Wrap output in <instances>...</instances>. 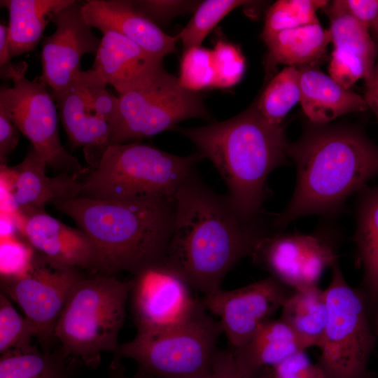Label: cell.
<instances>
[{
  "instance_id": "1",
  "label": "cell",
  "mask_w": 378,
  "mask_h": 378,
  "mask_svg": "<svg viewBox=\"0 0 378 378\" xmlns=\"http://www.w3.org/2000/svg\"><path fill=\"white\" fill-rule=\"evenodd\" d=\"M279 232L262 217L245 220L227 195L209 188L194 169L177 190L163 262L204 295L220 289L229 271Z\"/></svg>"
},
{
  "instance_id": "2",
  "label": "cell",
  "mask_w": 378,
  "mask_h": 378,
  "mask_svg": "<svg viewBox=\"0 0 378 378\" xmlns=\"http://www.w3.org/2000/svg\"><path fill=\"white\" fill-rule=\"evenodd\" d=\"M297 178L292 197L274 218L281 230L309 215L332 216L378 175V146L354 126L312 124L289 145Z\"/></svg>"
},
{
  "instance_id": "3",
  "label": "cell",
  "mask_w": 378,
  "mask_h": 378,
  "mask_svg": "<svg viewBox=\"0 0 378 378\" xmlns=\"http://www.w3.org/2000/svg\"><path fill=\"white\" fill-rule=\"evenodd\" d=\"M52 204L71 218L90 239L97 273L134 274L163 262L171 234L174 198L137 200L74 197Z\"/></svg>"
},
{
  "instance_id": "4",
  "label": "cell",
  "mask_w": 378,
  "mask_h": 378,
  "mask_svg": "<svg viewBox=\"0 0 378 378\" xmlns=\"http://www.w3.org/2000/svg\"><path fill=\"white\" fill-rule=\"evenodd\" d=\"M174 130L189 139L214 164L242 218L262 216L267 178L288 156L290 144L281 125L267 122L254 103L226 120Z\"/></svg>"
},
{
  "instance_id": "5",
  "label": "cell",
  "mask_w": 378,
  "mask_h": 378,
  "mask_svg": "<svg viewBox=\"0 0 378 378\" xmlns=\"http://www.w3.org/2000/svg\"><path fill=\"white\" fill-rule=\"evenodd\" d=\"M130 281L113 275L82 274L55 329V340L69 359L97 367L104 351L120 358L118 335L126 316Z\"/></svg>"
},
{
  "instance_id": "6",
  "label": "cell",
  "mask_w": 378,
  "mask_h": 378,
  "mask_svg": "<svg viewBox=\"0 0 378 378\" xmlns=\"http://www.w3.org/2000/svg\"><path fill=\"white\" fill-rule=\"evenodd\" d=\"M204 159L179 156L139 141L111 144L80 181L76 197L99 200L173 199Z\"/></svg>"
},
{
  "instance_id": "7",
  "label": "cell",
  "mask_w": 378,
  "mask_h": 378,
  "mask_svg": "<svg viewBox=\"0 0 378 378\" xmlns=\"http://www.w3.org/2000/svg\"><path fill=\"white\" fill-rule=\"evenodd\" d=\"M223 333L218 320L202 306L184 324L167 332L136 335L120 345V355L134 360L155 378H207Z\"/></svg>"
},
{
  "instance_id": "8",
  "label": "cell",
  "mask_w": 378,
  "mask_h": 378,
  "mask_svg": "<svg viewBox=\"0 0 378 378\" xmlns=\"http://www.w3.org/2000/svg\"><path fill=\"white\" fill-rule=\"evenodd\" d=\"M325 290L328 316L317 363L326 378H370L368 363L376 337L364 295L348 284L338 262Z\"/></svg>"
},
{
  "instance_id": "9",
  "label": "cell",
  "mask_w": 378,
  "mask_h": 378,
  "mask_svg": "<svg viewBox=\"0 0 378 378\" xmlns=\"http://www.w3.org/2000/svg\"><path fill=\"white\" fill-rule=\"evenodd\" d=\"M118 115L111 144L139 141L190 118H209L198 92L183 88L165 71L153 81L118 95Z\"/></svg>"
},
{
  "instance_id": "10",
  "label": "cell",
  "mask_w": 378,
  "mask_h": 378,
  "mask_svg": "<svg viewBox=\"0 0 378 378\" xmlns=\"http://www.w3.org/2000/svg\"><path fill=\"white\" fill-rule=\"evenodd\" d=\"M27 64H14L6 76L12 87H1L0 105L9 113L20 132L43 157L47 167L59 174L81 176L88 169L63 146L59 133L58 118L54 99L48 88L25 76Z\"/></svg>"
},
{
  "instance_id": "11",
  "label": "cell",
  "mask_w": 378,
  "mask_h": 378,
  "mask_svg": "<svg viewBox=\"0 0 378 378\" xmlns=\"http://www.w3.org/2000/svg\"><path fill=\"white\" fill-rule=\"evenodd\" d=\"M92 69L80 71L62 92L51 95L69 143L83 148L94 168L111 145L118 115V97L110 92Z\"/></svg>"
},
{
  "instance_id": "12",
  "label": "cell",
  "mask_w": 378,
  "mask_h": 378,
  "mask_svg": "<svg viewBox=\"0 0 378 378\" xmlns=\"http://www.w3.org/2000/svg\"><path fill=\"white\" fill-rule=\"evenodd\" d=\"M82 274L36 252L24 272L1 276V291L34 325L42 349L50 351L55 329L67 298Z\"/></svg>"
},
{
  "instance_id": "13",
  "label": "cell",
  "mask_w": 378,
  "mask_h": 378,
  "mask_svg": "<svg viewBox=\"0 0 378 378\" xmlns=\"http://www.w3.org/2000/svg\"><path fill=\"white\" fill-rule=\"evenodd\" d=\"M133 275L128 300L136 335H157L177 328L202 306L192 287L163 262Z\"/></svg>"
},
{
  "instance_id": "14",
  "label": "cell",
  "mask_w": 378,
  "mask_h": 378,
  "mask_svg": "<svg viewBox=\"0 0 378 378\" xmlns=\"http://www.w3.org/2000/svg\"><path fill=\"white\" fill-rule=\"evenodd\" d=\"M336 244L335 239L325 232H277L264 238L251 258L270 276L298 289L318 286L324 270L338 262Z\"/></svg>"
},
{
  "instance_id": "15",
  "label": "cell",
  "mask_w": 378,
  "mask_h": 378,
  "mask_svg": "<svg viewBox=\"0 0 378 378\" xmlns=\"http://www.w3.org/2000/svg\"><path fill=\"white\" fill-rule=\"evenodd\" d=\"M294 289L272 276L234 289L204 295V308L218 317L230 349L248 342L279 309Z\"/></svg>"
},
{
  "instance_id": "16",
  "label": "cell",
  "mask_w": 378,
  "mask_h": 378,
  "mask_svg": "<svg viewBox=\"0 0 378 378\" xmlns=\"http://www.w3.org/2000/svg\"><path fill=\"white\" fill-rule=\"evenodd\" d=\"M83 4L75 1L52 20L55 31L41 44V75L38 81L51 95L66 89L79 73L80 62L86 54L96 55L101 38L86 21Z\"/></svg>"
},
{
  "instance_id": "17",
  "label": "cell",
  "mask_w": 378,
  "mask_h": 378,
  "mask_svg": "<svg viewBox=\"0 0 378 378\" xmlns=\"http://www.w3.org/2000/svg\"><path fill=\"white\" fill-rule=\"evenodd\" d=\"M92 69L118 95L146 85L167 71L163 59L112 31L102 33Z\"/></svg>"
},
{
  "instance_id": "18",
  "label": "cell",
  "mask_w": 378,
  "mask_h": 378,
  "mask_svg": "<svg viewBox=\"0 0 378 378\" xmlns=\"http://www.w3.org/2000/svg\"><path fill=\"white\" fill-rule=\"evenodd\" d=\"M82 11L92 27L102 33H119L159 58L163 59L176 50L177 36L164 32L139 12L132 1L88 0L83 4Z\"/></svg>"
},
{
  "instance_id": "19",
  "label": "cell",
  "mask_w": 378,
  "mask_h": 378,
  "mask_svg": "<svg viewBox=\"0 0 378 378\" xmlns=\"http://www.w3.org/2000/svg\"><path fill=\"white\" fill-rule=\"evenodd\" d=\"M21 234L37 253L62 265L94 270L95 255L87 235L44 211L25 215Z\"/></svg>"
},
{
  "instance_id": "20",
  "label": "cell",
  "mask_w": 378,
  "mask_h": 378,
  "mask_svg": "<svg viewBox=\"0 0 378 378\" xmlns=\"http://www.w3.org/2000/svg\"><path fill=\"white\" fill-rule=\"evenodd\" d=\"M46 162L31 146L24 160L13 167L15 179L11 197L18 210L24 215L44 211L46 203L74 197L78 192L79 176L46 174Z\"/></svg>"
},
{
  "instance_id": "21",
  "label": "cell",
  "mask_w": 378,
  "mask_h": 378,
  "mask_svg": "<svg viewBox=\"0 0 378 378\" xmlns=\"http://www.w3.org/2000/svg\"><path fill=\"white\" fill-rule=\"evenodd\" d=\"M303 111L314 124L326 125L350 113L368 108L364 97L346 89L312 65L298 66Z\"/></svg>"
},
{
  "instance_id": "22",
  "label": "cell",
  "mask_w": 378,
  "mask_h": 378,
  "mask_svg": "<svg viewBox=\"0 0 378 378\" xmlns=\"http://www.w3.org/2000/svg\"><path fill=\"white\" fill-rule=\"evenodd\" d=\"M244 378H258L293 354L304 350L293 331L282 320L271 319L243 346L230 349Z\"/></svg>"
},
{
  "instance_id": "23",
  "label": "cell",
  "mask_w": 378,
  "mask_h": 378,
  "mask_svg": "<svg viewBox=\"0 0 378 378\" xmlns=\"http://www.w3.org/2000/svg\"><path fill=\"white\" fill-rule=\"evenodd\" d=\"M75 0H1L9 15L11 58L34 50L53 18Z\"/></svg>"
},
{
  "instance_id": "24",
  "label": "cell",
  "mask_w": 378,
  "mask_h": 378,
  "mask_svg": "<svg viewBox=\"0 0 378 378\" xmlns=\"http://www.w3.org/2000/svg\"><path fill=\"white\" fill-rule=\"evenodd\" d=\"M267 46L266 67L278 64L301 66L322 59L331 42L329 31L320 23L281 31L264 41Z\"/></svg>"
},
{
  "instance_id": "25",
  "label": "cell",
  "mask_w": 378,
  "mask_h": 378,
  "mask_svg": "<svg viewBox=\"0 0 378 378\" xmlns=\"http://www.w3.org/2000/svg\"><path fill=\"white\" fill-rule=\"evenodd\" d=\"M281 309L280 319L293 331L302 348L318 347L328 316L326 290L318 286L294 289Z\"/></svg>"
},
{
  "instance_id": "26",
  "label": "cell",
  "mask_w": 378,
  "mask_h": 378,
  "mask_svg": "<svg viewBox=\"0 0 378 378\" xmlns=\"http://www.w3.org/2000/svg\"><path fill=\"white\" fill-rule=\"evenodd\" d=\"M355 241L363 266V290L368 308L378 305V186L360 191Z\"/></svg>"
},
{
  "instance_id": "27",
  "label": "cell",
  "mask_w": 378,
  "mask_h": 378,
  "mask_svg": "<svg viewBox=\"0 0 378 378\" xmlns=\"http://www.w3.org/2000/svg\"><path fill=\"white\" fill-rule=\"evenodd\" d=\"M76 363L57 352L31 344L1 354L0 378H71Z\"/></svg>"
},
{
  "instance_id": "28",
  "label": "cell",
  "mask_w": 378,
  "mask_h": 378,
  "mask_svg": "<svg viewBox=\"0 0 378 378\" xmlns=\"http://www.w3.org/2000/svg\"><path fill=\"white\" fill-rule=\"evenodd\" d=\"M328 29L334 49H339L358 57L366 73L365 83L370 82L378 57V46L369 29L347 15L330 16Z\"/></svg>"
},
{
  "instance_id": "29",
  "label": "cell",
  "mask_w": 378,
  "mask_h": 378,
  "mask_svg": "<svg viewBox=\"0 0 378 378\" xmlns=\"http://www.w3.org/2000/svg\"><path fill=\"white\" fill-rule=\"evenodd\" d=\"M300 100L299 69L296 66H287L269 82L255 106L267 122L280 126L288 113Z\"/></svg>"
},
{
  "instance_id": "30",
  "label": "cell",
  "mask_w": 378,
  "mask_h": 378,
  "mask_svg": "<svg viewBox=\"0 0 378 378\" xmlns=\"http://www.w3.org/2000/svg\"><path fill=\"white\" fill-rule=\"evenodd\" d=\"M328 4L323 0H279L268 9L261 34L265 41L286 29L318 24L316 10Z\"/></svg>"
},
{
  "instance_id": "31",
  "label": "cell",
  "mask_w": 378,
  "mask_h": 378,
  "mask_svg": "<svg viewBox=\"0 0 378 378\" xmlns=\"http://www.w3.org/2000/svg\"><path fill=\"white\" fill-rule=\"evenodd\" d=\"M253 1L206 0L200 3L187 25L176 35L184 50L200 46L209 33L232 10Z\"/></svg>"
},
{
  "instance_id": "32",
  "label": "cell",
  "mask_w": 378,
  "mask_h": 378,
  "mask_svg": "<svg viewBox=\"0 0 378 378\" xmlns=\"http://www.w3.org/2000/svg\"><path fill=\"white\" fill-rule=\"evenodd\" d=\"M11 302L12 300L1 291V354L30 345L32 339L37 338V331L33 323L25 316L20 314Z\"/></svg>"
},
{
  "instance_id": "33",
  "label": "cell",
  "mask_w": 378,
  "mask_h": 378,
  "mask_svg": "<svg viewBox=\"0 0 378 378\" xmlns=\"http://www.w3.org/2000/svg\"><path fill=\"white\" fill-rule=\"evenodd\" d=\"M178 78L183 88L192 92L214 88L212 50L201 46L184 50Z\"/></svg>"
},
{
  "instance_id": "34",
  "label": "cell",
  "mask_w": 378,
  "mask_h": 378,
  "mask_svg": "<svg viewBox=\"0 0 378 378\" xmlns=\"http://www.w3.org/2000/svg\"><path fill=\"white\" fill-rule=\"evenodd\" d=\"M216 88H230L242 78L246 69L245 58L235 44L220 39L212 50Z\"/></svg>"
},
{
  "instance_id": "35",
  "label": "cell",
  "mask_w": 378,
  "mask_h": 378,
  "mask_svg": "<svg viewBox=\"0 0 378 378\" xmlns=\"http://www.w3.org/2000/svg\"><path fill=\"white\" fill-rule=\"evenodd\" d=\"M329 76L346 89L359 79L366 78L365 67L356 55L346 51L333 49L328 67Z\"/></svg>"
},
{
  "instance_id": "36",
  "label": "cell",
  "mask_w": 378,
  "mask_h": 378,
  "mask_svg": "<svg viewBox=\"0 0 378 378\" xmlns=\"http://www.w3.org/2000/svg\"><path fill=\"white\" fill-rule=\"evenodd\" d=\"M16 237L1 239V276H14L29 267L34 253Z\"/></svg>"
},
{
  "instance_id": "37",
  "label": "cell",
  "mask_w": 378,
  "mask_h": 378,
  "mask_svg": "<svg viewBox=\"0 0 378 378\" xmlns=\"http://www.w3.org/2000/svg\"><path fill=\"white\" fill-rule=\"evenodd\" d=\"M134 7L157 25L165 24L175 16L197 8L200 4L192 1L138 0ZM159 26V25H158Z\"/></svg>"
},
{
  "instance_id": "38",
  "label": "cell",
  "mask_w": 378,
  "mask_h": 378,
  "mask_svg": "<svg viewBox=\"0 0 378 378\" xmlns=\"http://www.w3.org/2000/svg\"><path fill=\"white\" fill-rule=\"evenodd\" d=\"M323 8L329 17L347 15L369 30L378 18V0H335Z\"/></svg>"
},
{
  "instance_id": "39",
  "label": "cell",
  "mask_w": 378,
  "mask_h": 378,
  "mask_svg": "<svg viewBox=\"0 0 378 378\" xmlns=\"http://www.w3.org/2000/svg\"><path fill=\"white\" fill-rule=\"evenodd\" d=\"M272 378H326L318 363H313L304 350L298 351L272 368Z\"/></svg>"
},
{
  "instance_id": "40",
  "label": "cell",
  "mask_w": 378,
  "mask_h": 378,
  "mask_svg": "<svg viewBox=\"0 0 378 378\" xmlns=\"http://www.w3.org/2000/svg\"><path fill=\"white\" fill-rule=\"evenodd\" d=\"M20 130L6 109L0 105V163L6 164L8 159L16 148Z\"/></svg>"
},
{
  "instance_id": "41",
  "label": "cell",
  "mask_w": 378,
  "mask_h": 378,
  "mask_svg": "<svg viewBox=\"0 0 378 378\" xmlns=\"http://www.w3.org/2000/svg\"><path fill=\"white\" fill-rule=\"evenodd\" d=\"M207 378H244L237 366L231 349H219Z\"/></svg>"
},
{
  "instance_id": "42",
  "label": "cell",
  "mask_w": 378,
  "mask_h": 378,
  "mask_svg": "<svg viewBox=\"0 0 378 378\" xmlns=\"http://www.w3.org/2000/svg\"><path fill=\"white\" fill-rule=\"evenodd\" d=\"M11 57L9 52V28L4 23L0 24V67L1 76H4L14 64L11 62Z\"/></svg>"
},
{
  "instance_id": "43",
  "label": "cell",
  "mask_w": 378,
  "mask_h": 378,
  "mask_svg": "<svg viewBox=\"0 0 378 378\" xmlns=\"http://www.w3.org/2000/svg\"><path fill=\"white\" fill-rule=\"evenodd\" d=\"M365 101L378 119V57L374 68L372 77L365 84Z\"/></svg>"
},
{
  "instance_id": "44",
  "label": "cell",
  "mask_w": 378,
  "mask_h": 378,
  "mask_svg": "<svg viewBox=\"0 0 378 378\" xmlns=\"http://www.w3.org/2000/svg\"><path fill=\"white\" fill-rule=\"evenodd\" d=\"M110 378H155L147 372L138 369L132 376L125 374L120 365V358H113L110 367Z\"/></svg>"
},
{
  "instance_id": "45",
  "label": "cell",
  "mask_w": 378,
  "mask_h": 378,
  "mask_svg": "<svg viewBox=\"0 0 378 378\" xmlns=\"http://www.w3.org/2000/svg\"><path fill=\"white\" fill-rule=\"evenodd\" d=\"M370 30H372L373 36L372 38L378 46V18L375 21Z\"/></svg>"
},
{
  "instance_id": "46",
  "label": "cell",
  "mask_w": 378,
  "mask_h": 378,
  "mask_svg": "<svg viewBox=\"0 0 378 378\" xmlns=\"http://www.w3.org/2000/svg\"><path fill=\"white\" fill-rule=\"evenodd\" d=\"M377 333H378V328H377Z\"/></svg>"
}]
</instances>
